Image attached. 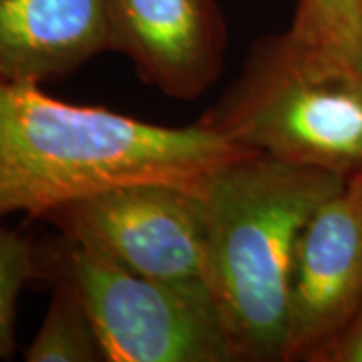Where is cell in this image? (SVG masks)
<instances>
[{"label":"cell","mask_w":362,"mask_h":362,"mask_svg":"<svg viewBox=\"0 0 362 362\" xmlns=\"http://www.w3.org/2000/svg\"><path fill=\"white\" fill-rule=\"evenodd\" d=\"M320 361L334 362H362V310L356 320L334 340Z\"/></svg>","instance_id":"cell-12"},{"label":"cell","mask_w":362,"mask_h":362,"mask_svg":"<svg viewBox=\"0 0 362 362\" xmlns=\"http://www.w3.org/2000/svg\"><path fill=\"white\" fill-rule=\"evenodd\" d=\"M246 153L204 121L156 125L59 101L35 83L0 81V216H52L137 181L192 185Z\"/></svg>","instance_id":"cell-1"},{"label":"cell","mask_w":362,"mask_h":362,"mask_svg":"<svg viewBox=\"0 0 362 362\" xmlns=\"http://www.w3.org/2000/svg\"><path fill=\"white\" fill-rule=\"evenodd\" d=\"M37 274L33 244L18 232L0 228V358L14 350L16 304L25 284Z\"/></svg>","instance_id":"cell-11"},{"label":"cell","mask_w":362,"mask_h":362,"mask_svg":"<svg viewBox=\"0 0 362 362\" xmlns=\"http://www.w3.org/2000/svg\"><path fill=\"white\" fill-rule=\"evenodd\" d=\"M103 51L105 0H0V81L39 85Z\"/></svg>","instance_id":"cell-8"},{"label":"cell","mask_w":362,"mask_h":362,"mask_svg":"<svg viewBox=\"0 0 362 362\" xmlns=\"http://www.w3.org/2000/svg\"><path fill=\"white\" fill-rule=\"evenodd\" d=\"M109 51L175 99H194L221 66L223 30L211 0H105Z\"/></svg>","instance_id":"cell-7"},{"label":"cell","mask_w":362,"mask_h":362,"mask_svg":"<svg viewBox=\"0 0 362 362\" xmlns=\"http://www.w3.org/2000/svg\"><path fill=\"white\" fill-rule=\"evenodd\" d=\"M346 180L246 153L195 183L206 216L211 294L240 361H286L300 238Z\"/></svg>","instance_id":"cell-2"},{"label":"cell","mask_w":362,"mask_h":362,"mask_svg":"<svg viewBox=\"0 0 362 362\" xmlns=\"http://www.w3.org/2000/svg\"><path fill=\"white\" fill-rule=\"evenodd\" d=\"M350 69L362 78V6L358 13V21H356V28H354V39H352V47H350L349 57Z\"/></svg>","instance_id":"cell-13"},{"label":"cell","mask_w":362,"mask_h":362,"mask_svg":"<svg viewBox=\"0 0 362 362\" xmlns=\"http://www.w3.org/2000/svg\"><path fill=\"white\" fill-rule=\"evenodd\" d=\"M361 6L362 0H300L290 35L349 65Z\"/></svg>","instance_id":"cell-10"},{"label":"cell","mask_w":362,"mask_h":362,"mask_svg":"<svg viewBox=\"0 0 362 362\" xmlns=\"http://www.w3.org/2000/svg\"><path fill=\"white\" fill-rule=\"evenodd\" d=\"M362 310V171L304 228L292 278L286 361H320Z\"/></svg>","instance_id":"cell-6"},{"label":"cell","mask_w":362,"mask_h":362,"mask_svg":"<svg viewBox=\"0 0 362 362\" xmlns=\"http://www.w3.org/2000/svg\"><path fill=\"white\" fill-rule=\"evenodd\" d=\"M51 218L71 240L125 270L211 294L206 216L195 183H125L78 199Z\"/></svg>","instance_id":"cell-5"},{"label":"cell","mask_w":362,"mask_h":362,"mask_svg":"<svg viewBox=\"0 0 362 362\" xmlns=\"http://www.w3.org/2000/svg\"><path fill=\"white\" fill-rule=\"evenodd\" d=\"M204 123L250 153L344 177L362 171V78L290 33L254 51Z\"/></svg>","instance_id":"cell-3"},{"label":"cell","mask_w":362,"mask_h":362,"mask_svg":"<svg viewBox=\"0 0 362 362\" xmlns=\"http://www.w3.org/2000/svg\"><path fill=\"white\" fill-rule=\"evenodd\" d=\"M71 242L66 276L77 286L105 362L240 361L211 294L133 274Z\"/></svg>","instance_id":"cell-4"},{"label":"cell","mask_w":362,"mask_h":362,"mask_svg":"<svg viewBox=\"0 0 362 362\" xmlns=\"http://www.w3.org/2000/svg\"><path fill=\"white\" fill-rule=\"evenodd\" d=\"M25 358L28 362H105L87 308L69 276L57 288L47 318L26 349Z\"/></svg>","instance_id":"cell-9"}]
</instances>
